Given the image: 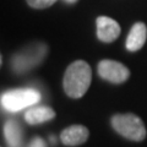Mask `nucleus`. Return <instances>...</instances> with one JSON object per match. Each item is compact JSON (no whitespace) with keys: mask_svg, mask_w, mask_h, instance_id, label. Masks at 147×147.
<instances>
[{"mask_svg":"<svg viewBox=\"0 0 147 147\" xmlns=\"http://www.w3.org/2000/svg\"><path fill=\"white\" fill-rule=\"evenodd\" d=\"M92 71L84 60H76L69 65L63 79L65 93L71 98H81L90 88Z\"/></svg>","mask_w":147,"mask_h":147,"instance_id":"f257e3e1","label":"nucleus"},{"mask_svg":"<svg viewBox=\"0 0 147 147\" xmlns=\"http://www.w3.org/2000/svg\"><path fill=\"white\" fill-rule=\"evenodd\" d=\"M112 126L118 134L132 141H142L146 137V127L135 114H117L112 118Z\"/></svg>","mask_w":147,"mask_h":147,"instance_id":"f03ea898","label":"nucleus"},{"mask_svg":"<svg viewBox=\"0 0 147 147\" xmlns=\"http://www.w3.org/2000/svg\"><path fill=\"white\" fill-rule=\"evenodd\" d=\"M40 94L38 91L32 88L11 90L1 94V105L7 112H20L31 105L38 103Z\"/></svg>","mask_w":147,"mask_h":147,"instance_id":"7ed1b4c3","label":"nucleus"},{"mask_svg":"<svg viewBox=\"0 0 147 147\" xmlns=\"http://www.w3.org/2000/svg\"><path fill=\"white\" fill-rule=\"evenodd\" d=\"M98 74L102 79L113 84L125 82L130 76V71L125 65L109 59H104L98 64Z\"/></svg>","mask_w":147,"mask_h":147,"instance_id":"20e7f679","label":"nucleus"},{"mask_svg":"<svg viewBox=\"0 0 147 147\" xmlns=\"http://www.w3.org/2000/svg\"><path fill=\"white\" fill-rule=\"evenodd\" d=\"M45 52H47L45 45H38V47H34V50L22 52L21 54L16 55V57L12 59L13 70L17 72L30 70V67H32L33 65H36L37 63H39L42 60V58L45 55Z\"/></svg>","mask_w":147,"mask_h":147,"instance_id":"39448f33","label":"nucleus"},{"mask_svg":"<svg viewBox=\"0 0 147 147\" xmlns=\"http://www.w3.org/2000/svg\"><path fill=\"white\" fill-rule=\"evenodd\" d=\"M96 24H97V37L102 42L110 43L115 40L120 34V26L115 20L110 17L100 16L97 18Z\"/></svg>","mask_w":147,"mask_h":147,"instance_id":"423d86ee","label":"nucleus"},{"mask_svg":"<svg viewBox=\"0 0 147 147\" xmlns=\"http://www.w3.org/2000/svg\"><path fill=\"white\" fill-rule=\"evenodd\" d=\"M88 129L82 125H72L63 130L60 135V140L66 146H79L88 139Z\"/></svg>","mask_w":147,"mask_h":147,"instance_id":"0eeeda50","label":"nucleus"},{"mask_svg":"<svg viewBox=\"0 0 147 147\" xmlns=\"http://www.w3.org/2000/svg\"><path fill=\"white\" fill-rule=\"evenodd\" d=\"M147 38V28L145 24L142 22H136L132 26V28L126 38V49L130 52H136L144 47Z\"/></svg>","mask_w":147,"mask_h":147,"instance_id":"6e6552de","label":"nucleus"},{"mask_svg":"<svg viewBox=\"0 0 147 147\" xmlns=\"http://www.w3.org/2000/svg\"><path fill=\"white\" fill-rule=\"evenodd\" d=\"M55 117V112L49 107H33L30 108L25 114V120L31 125H37L49 121Z\"/></svg>","mask_w":147,"mask_h":147,"instance_id":"1a4fd4ad","label":"nucleus"},{"mask_svg":"<svg viewBox=\"0 0 147 147\" xmlns=\"http://www.w3.org/2000/svg\"><path fill=\"white\" fill-rule=\"evenodd\" d=\"M4 135L9 147H21L22 145V130L18 123L9 120L4 126Z\"/></svg>","mask_w":147,"mask_h":147,"instance_id":"9d476101","label":"nucleus"},{"mask_svg":"<svg viewBox=\"0 0 147 147\" xmlns=\"http://www.w3.org/2000/svg\"><path fill=\"white\" fill-rule=\"evenodd\" d=\"M57 0H27L28 5L34 9H45L52 6Z\"/></svg>","mask_w":147,"mask_h":147,"instance_id":"9b49d317","label":"nucleus"},{"mask_svg":"<svg viewBox=\"0 0 147 147\" xmlns=\"http://www.w3.org/2000/svg\"><path fill=\"white\" fill-rule=\"evenodd\" d=\"M28 147H45V144L40 137H34V139L30 142Z\"/></svg>","mask_w":147,"mask_h":147,"instance_id":"f8f14e48","label":"nucleus"},{"mask_svg":"<svg viewBox=\"0 0 147 147\" xmlns=\"http://www.w3.org/2000/svg\"><path fill=\"white\" fill-rule=\"evenodd\" d=\"M66 3H69V4H72V3H76L77 0H65Z\"/></svg>","mask_w":147,"mask_h":147,"instance_id":"ddd939ff","label":"nucleus"}]
</instances>
